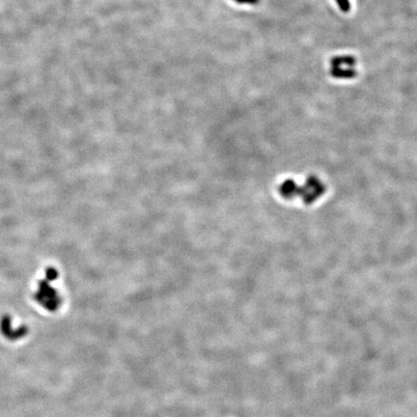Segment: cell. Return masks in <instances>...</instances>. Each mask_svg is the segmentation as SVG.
Listing matches in <instances>:
<instances>
[{"label": "cell", "instance_id": "6da1fadb", "mask_svg": "<svg viewBox=\"0 0 417 417\" xmlns=\"http://www.w3.org/2000/svg\"><path fill=\"white\" fill-rule=\"evenodd\" d=\"M303 193V199L310 203L316 198H318L323 192H324V187L320 182L316 179H310L307 181L306 185L301 188H297L294 183L289 184V182H285V184L281 188V194H283L285 197H292L298 195L299 192Z\"/></svg>", "mask_w": 417, "mask_h": 417}, {"label": "cell", "instance_id": "7a4b0ae2", "mask_svg": "<svg viewBox=\"0 0 417 417\" xmlns=\"http://www.w3.org/2000/svg\"><path fill=\"white\" fill-rule=\"evenodd\" d=\"M10 316H3L0 322V331L2 335L10 341H17L24 337L28 334V329L26 327H21L20 329L14 331L11 326Z\"/></svg>", "mask_w": 417, "mask_h": 417}, {"label": "cell", "instance_id": "3957f363", "mask_svg": "<svg viewBox=\"0 0 417 417\" xmlns=\"http://www.w3.org/2000/svg\"><path fill=\"white\" fill-rule=\"evenodd\" d=\"M331 75L335 79H345L351 80L356 77L357 73L353 68L343 69L341 67H333L331 70Z\"/></svg>", "mask_w": 417, "mask_h": 417}, {"label": "cell", "instance_id": "277c9868", "mask_svg": "<svg viewBox=\"0 0 417 417\" xmlns=\"http://www.w3.org/2000/svg\"><path fill=\"white\" fill-rule=\"evenodd\" d=\"M355 58L353 56L350 55H344V56H336L334 57L331 60V64L333 67H341V66H348L350 68H352L353 66H355Z\"/></svg>", "mask_w": 417, "mask_h": 417}, {"label": "cell", "instance_id": "5b68a950", "mask_svg": "<svg viewBox=\"0 0 417 417\" xmlns=\"http://www.w3.org/2000/svg\"><path fill=\"white\" fill-rule=\"evenodd\" d=\"M336 2H337L338 6H339V8H340V10H341L342 12L347 13V12H349V11H350V9H351V5H350L349 0H336Z\"/></svg>", "mask_w": 417, "mask_h": 417}, {"label": "cell", "instance_id": "8992f818", "mask_svg": "<svg viewBox=\"0 0 417 417\" xmlns=\"http://www.w3.org/2000/svg\"><path fill=\"white\" fill-rule=\"evenodd\" d=\"M240 3H249V4H257L259 0H236Z\"/></svg>", "mask_w": 417, "mask_h": 417}]
</instances>
